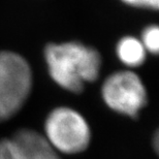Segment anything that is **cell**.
<instances>
[{
    "mask_svg": "<svg viewBox=\"0 0 159 159\" xmlns=\"http://www.w3.org/2000/svg\"><path fill=\"white\" fill-rule=\"evenodd\" d=\"M153 148H154V151L155 152H158V149H159V134L158 132H155L154 133V136H153Z\"/></svg>",
    "mask_w": 159,
    "mask_h": 159,
    "instance_id": "cell-9",
    "label": "cell"
},
{
    "mask_svg": "<svg viewBox=\"0 0 159 159\" xmlns=\"http://www.w3.org/2000/svg\"><path fill=\"white\" fill-rule=\"evenodd\" d=\"M116 55L124 66L132 70L144 64L148 53L139 37L126 35L117 43Z\"/></svg>",
    "mask_w": 159,
    "mask_h": 159,
    "instance_id": "cell-6",
    "label": "cell"
},
{
    "mask_svg": "<svg viewBox=\"0 0 159 159\" xmlns=\"http://www.w3.org/2000/svg\"><path fill=\"white\" fill-rule=\"evenodd\" d=\"M139 40L148 54L156 55L159 50V28L156 24L148 25L143 29Z\"/></svg>",
    "mask_w": 159,
    "mask_h": 159,
    "instance_id": "cell-7",
    "label": "cell"
},
{
    "mask_svg": "<svg viewBox=\"0 0 159 159\" xmlns=\"http://www.w3.org/2000/svg\"><path fill=\"white\" fill-rule=\"evenodd\" d=\"M127 6L148 11H157L159 6V0H120Z\"/></svg>",
    "mask_w": 159,
    "mask_h": 159,
    "instance_id": "cell-8",
    "label": "cell"
},
{
    "mask_svg": "<svg viewBox=\"0 0 159 159\" xmlns=\"http://www.w3.org/2000/svg\"><path fill=\"white\" fill-rule=\"evenodd\" d=\"M56 152L77 155L88 149L92 133L87 119L74 107L61 106L48 114L41 133Z\"/></svg>",
    "mask_w": 159,
    "mask_h": 159,
    "instance_id": "cell-3",
    "label": "cell"
},
{
    "mask_svg": "<svg viewBox=\"0 0 159 159\" xmlns=\"http://www.w3.org/2000/svg\"><path fill=\"white\" fill-rule=\"evenodd\" d=\"M104 104L113 112L129 118H138L148 102L143 80L131 69L109 75L100 89Z\"/></svg>",
    "mask_w": 159,
    "mask_h": 159,
    "instance_id": "cell-4",
    "label": "cell"
},
{
    "mask_svg": "<svg viewBox=\"0 0 159 159\" xmlns=\"http://www.w3.org/2000/svg\"><path fill=\"white\" fill-rule=\"evenodd\" d=\"M43 57L52 81L70 93H81L86 85L99 78L101 55L81 41L51 43L44 48Z\"/></svg>",
    "mask_w": 159,
    "mask_h": 159,
    "instance_id": "cell-1",
    "label": "cell"
},
{
    "mask_svg": "<svg viewBox=\"0 0 159 159\" xmlns=\"http://www.w3.org/2000/svg\"><path fill=\"white\" fill-rule=\"evenodd\" d=\"M0 159H62L40 132L30 128L18 130L0 141Z\"/></svg>",
    "mask_w": 159,
    "mask_h": 159,
    "instance_id": "cell-5",
    "label": "cell"
},
{
    "mask_svg": "<svg viewBox=\"0 0 159 159\" xmlns=\"http://www.w3.org/2000/svg\"><path fill=\"white\" fill-rule=\"evenodd\" d=\"M33 87L30 64L14 51H0V123L22 110Z\"/></svg>",
    "mask_w": 159,
    "mask_h": 159,
    "instance_id": "cell-2",
    "label": "cell"
}]
</instances>
